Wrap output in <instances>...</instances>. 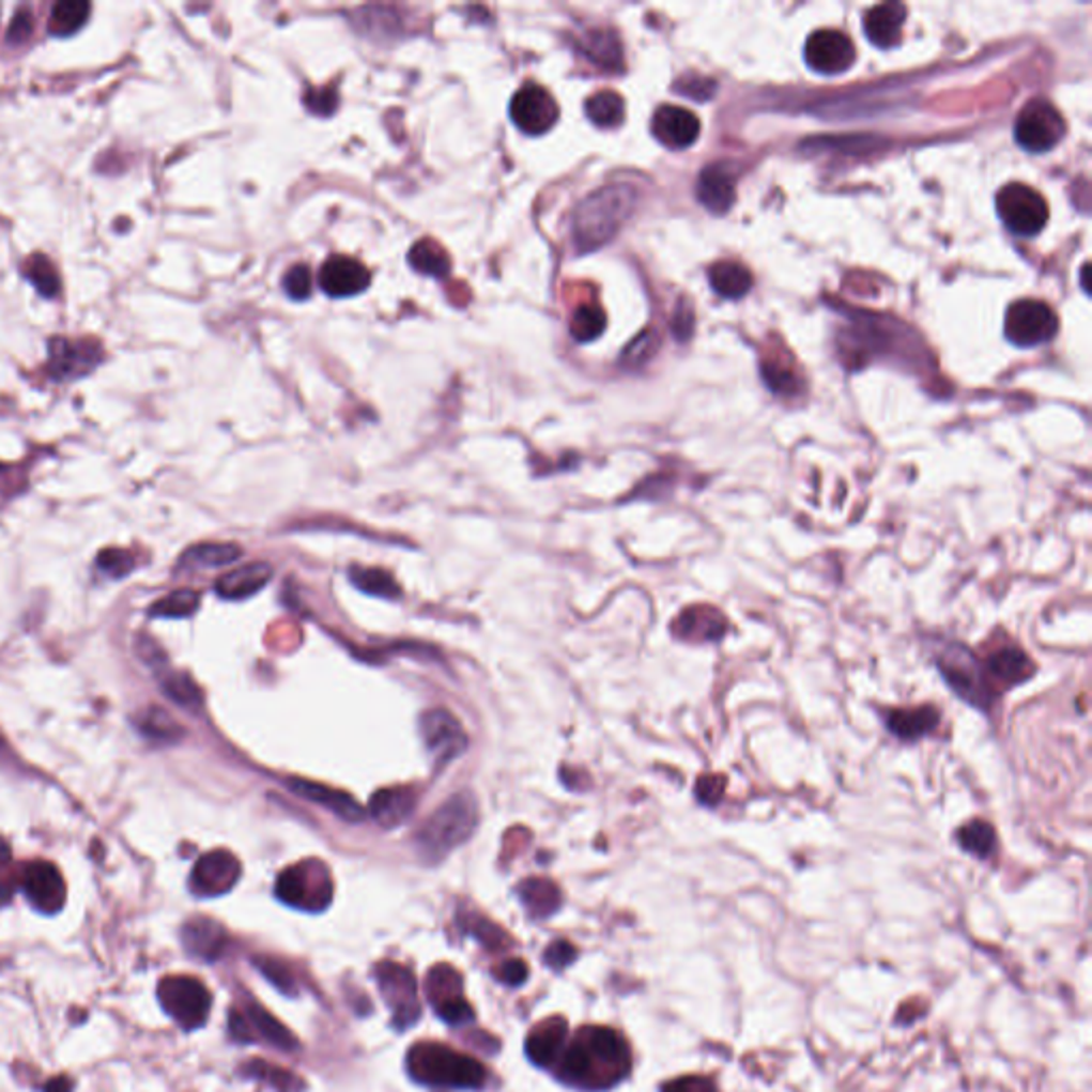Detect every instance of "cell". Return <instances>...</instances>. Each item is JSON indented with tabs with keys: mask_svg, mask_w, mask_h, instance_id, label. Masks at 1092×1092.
Listing matches in <instances>:
<instances>
[{
	"mask_svg": "<svg viewBox=\"0 0 1092 1092\" xmlns=\"http://www.w3.org/2000/svg\"><path fill=\"white\" fill-rule=\"evenodd\" d=\"M632 1050L621 1033L609 1027H583L564 1048L557 1076L579 1091L604 1092L628 1080Z\"/></svg>",
	"mask_w": 1092,
	"mask_h": 1092,
	"instance_id": "6da1fadb",
	"label": "cell"
},
{
	"mask_svg": "<svg viewBox=\"0 0 1092 1092\" xmlns=\"http://www.w3.org/2000/svg\"><path fill=\"white\" fill-rule=\"evenodd\" d=\"M636 207L632 186H606L591 193L574 212L572 235L579 252H594L606 246L626 225Z\"/></svg>",
	"mask_w": 1092,
	"mask_h": 1092,
	"instance_id": "7a4b0ae2",
	"label": "cell"
},
{
	"mask_svg": "<svg viewBox=\"0 0 1092 1092\" xmlns=\"http://www.w3.org/2000/svg\"><path fill=\"white\" fill-rule=\"evenodd\" d=\"M405 1070L414 1082L440 1089H482L487 1082L485 1067L448 1046L420 1042L410 1048Z\"/></svg>",
	"mask_w": 1092,
	"mask_h": 1092,
	"instance_id": "3957f363",
	"label": "cell"
},
{
	"mask_svg": "<svg viewBox=\"0 0 1092 1092\" xmlns=\"http://www.w3.org/2000/svg\"><path fill=\"white\" fill-rule=\"evenodd\" d=\"M478 802L470 791L452 794L422 824L416 845L429 860H440L455 847L463 845L476 830Z\"/></svg>",
	"mask_w": 1092,
	"mask_h": 1092,
	"instance_id": "277c9868",
	"label": "cell"
},
{
	"mask_svg": "<svg viewBox=\"0 0 1092 1092\" xmlns=\"http://www.w3.org/2000/svg\"><path fill=\"white\" fill-rule=\"evenodd\" d=\"M276 896L304 911H323L334 901V879L325 862L304 860L284 868L276 879Z\"/></svg>",
	"mask_w": 1092,
	"mask_h": 1092,
	"instance_id": "5b68a950",
	"label": "cell"
},
{
	"mask_svg": "<svg viewBox=\"0 0 1092 1092\" xmlns=\"http://www.w3.org/2000/svg\"><path fill=\"white\" fill-rule=\"evenodd\" d=\"M978 673L984 698L993 709L1005 692L1033 679L1037 673V664L1022 647L1014 643H1003L995 647L990 653H986L982 660H978Z\"/></svg>",
	"mask_w": 1092,
	"mask_h": 1092,
	"instance_id": "8992f818",
	"label": "cell"
},
{
	"mask_svg": "<svg viewBox=\"0 0 1092 1092\" xmlns=\"http://www.w3.org/2000/svg\"><path fill=\"white\" fill-rule=\"evenodd\" d=\"M158 1001L163 1010L186 1031L203 1027L212 1010L210 990L188 975L165 978L158 984Z\"/></svg>",
	"mask_w": 1092,
	"mask_h": 1092,
	"instance_id": "52a82bcc",
	"label": "cell"
},
{
	"mask_svg": "<svg viewBox=\"0 0 1092 1092\" xmlns=\"http://www.w3.org/2000/svg\"><path fill=\"white\" fill-rule=\"evenodd\" d=\"M997 214L1018 237H1035L1044 231L1050 210L1046 199L1025 184H1008L997 195Z\"/></svg>",
	"mask_w": 1092,
	"mask_h": 1092,
	"instance_id": "ba28073f",
	"label": "cell"
},
{
	"mask_svg": "<svg viewBox=\"0 0 1092 1092\" xmlns=\"http://www.w3.org/2000/svg\"><path fill=\"white\" fill-rule=\"evenodd\" d=\"M1059 334V319L1052 308L1037 299H1022L1008 308L1005 338L1020 349L1048 344Z\"/></svg>",
	"mask_w": 1092,
	"mask_h": 1092,
	"instance_id": "9c48e42d",
	"label": "cell"
},
{
	"mask_svg": "<svg viewBox=\"0 0 1092 1092\" xmlns=\"http://www.w3.org/2000/svg\"><path fill=\"white\" fill-rule=\"evenodd\" d=\"M1065 120L1048 101H1031L1016 120L1014 135L1020 148L1031 154H1046L1065 137Z\"/></svg>",
	"mask_w": 1092,
	"mask_h": 1092,
	"instance_id": "30bf717a",
	"label": "cell"
},
{
	"mask_svg": "<svg viewBox=\"0 0 1092 1092\" xmlns=\"http://www.w3.org/2000/svg\"><path fill=\"white\" fill-rule=\"evenodd\" d=\"M375 980L384 1003L393 1012L395 1029H410L420 1018V1003L416 993L414 975L397 963H380L375 967Z\"/></svg>",
	"mask_w": 1092,
	"mask_h": 1092,
	"instance_id": "8fae6325",
	"label": "cell"
},
{
	"mask_svg": "<svg viewBox=\"0 0 1092 1092\" xmlns=\"http://www.w3.org/2000/svg\"><path fill=\"white\" fill-rule=\"evenodd\" d=\"M937 668L943 675V681L952 688V692L958 698H963L967 705L984 713L993 711L982 692L978 658L973 656V651H969L960 643H954L937 658Z\"/></svg>",
	"mask_w": 1092,
	"mask_h": 1092,
	"instance_id": "7c38bea8",
	"label": "cell"
},
{
	"mask_svg": "<svg viewBox=\"0 0 1092 1092\" xmlns=\"http://www.w3.org/2000/svg\"><path fill=\"white\" fill-rule=\"evenodd\" d=\"M103 362V347L96 340H68V338H51L49 340V357H47V375L53 382L77 380L88 375Z\"/></svg>",
	"mask_w": 1092,
	"mask_h": 1092,
	"instance_id": "4fadbf2b",
	"label": "cell"
},
{
	"mask_svg": "<svg viewBox=\"0 0 1092 1092\" xmlns=\"http://www.w3.org/2000/svg\"><path fill=\"white\" fill-rule=\"evenodd\" d=\"M19 890L28 903L45 916L58 913L66 903V883L56 864L36 860L19 871Z\"/></svg>",
	"mask_w": 1092,
	"mask_h": 1092,
	"instance_id": "5bb4252c",
	"label": "cell"
},
{
	"mask_svg": "<svg viewBox=\"0 0 1092 1092\" xmlns=\"http://www.w3.org/2000/svg\"><path fill=\"white\" fill-rule=\"evenodd\" d=\"M420 736L435 766H446L457 759L461 753H465L470 742L459 720L444 709H431L422 713Z\"/></svg>",
	"mask_w": 1092,
	"mask_h": 1092,
	"instance_id": "9a60e30c",
	"label": "cell"
},
{
	"mask_svg": "<svg viewBox=\"0 0 1092 1092\" xmlns=\"http://www.w3.org/2000/svg\"><path fill=\"white\" fill-rule=\"evenodd\" d=\"M559 116V107L551 92L540 83H525L510 103V118L525 135L549 133Z\"/></svg>",
	"mask_w": 1092,
	"mask_h": 1092,
	"instance_id": "2e32d148",
	"label": "cell"
},
{
	"mask_svg": "<svg viewBox=\"0 0 1092 1092\" xmlns=\"http://www.w3.org/2000/svg\"><path fill=\"white\" fill-rule=\"evenodd\" d=\"M240 877V860L227 849H214L197 860L190 873V890L201 898L222 896L235 888Z\"/></svg>",
	"mask_w": 1092,
	"mask_h": 1092,
	"instance_id": "e0dca14e",
	"label": "cell"
},
{
	"mask_svg": "<svg viewBox=\"0 0 1092 1092\" xmlns=\"http://www.w3.org/2000/svg\"><path fill=\"white\" fill-rule=\"evenodd\" d=\"M804 62L821 75H839L856 62V47L847 34L839 30H815L804 45Z\"/></svg>",
	"mask_w": 1092,
	"mask_h": 1092,
	"instance_id": "ac0fdd59",
	"label": "cell"
},
{
	"mask_svg": "<svg viewBox=\"0 0 1092 1092\" xmlns=\"http://www.w3.org/2000/svg\"><path fill=\"white\" fill-rule=\"evenodd\" d=\"M671 632L681 643L707 645L720 643L728 634L729 624L718 606L694 604L675 617Z\"/></svg>",
	"mask_w": 1092,
	"mask_h": 1092,
	"instance_id": "d6986e66",
	"label": "cell"
},
{
	"mask_svg": "<svg viewBox=\"0 0 1092 1092\" xmlns=\"http://www.w3.org/2000/svg\"><path fill=\"white\" fill-rule=\"evenodd\" d=\"M701 128L698 116L679 105H662L651 122L653 137L671 150H686L694 145L701 137Z\"/></svg>",
	"mask_w": 1092,
	"mask_h": 1092,
	"instance_id": "ffe728a7",
	"label": "cell"
},
{
	"mask_svg": "<svg viewBox=\"0 0 1092 1092\" xmlns=\"http://www.w3.org/2000/svg\"><path fill=\"white\" fill-rule=\"evenodd\" d=\"M369 272L362 261L353 257H329L321 272L319 284L332 297H355L369 287Z\"/></svg>",
	"mask_w": 1092,
	"mask_h": 1092,
	"instance_id": "44dd1931",
	"label": "cell"
},
{
	"mask_svg": "<svg viewBox=\"0 0 1092 1092\" xmlns=\"http://www.w3.org/2000/svg\"><path fill=\"white\" fill-rule=\"evenodd\" d=\"M416 802H418V796L412 787H405V785L384 787L371 796L367 813L371 815V819L378 826L393 830L399 824H405L414 815Z\"/></svg>",
	"mask_w": 1092,
	"mask_h": 1092,
	"instance_id": "7402d4cb",
	"label": "cell"
},
{
	"mask_svg": "<svg viewBox=\"0 0 1092 1092\" xmlns=\"http://www.w3.org/2000/svg\"><path fill=\"white\" fill-rule=\"evenodd\" d=\"M227 943L229 935L216 920L193 918L182 926V945L193 958L214 963L222 956Z\"/></svg>",
	"mask_w": 1092,
	"mask_h": 1092,
	"instance_id": "603a6c76",
	"label": "cell"
},
{
	"mask_svg": "<svg viewBox=\"0 0 1092 1092\" xmlns=\"http://www.w3.org/2000/svg\"><path fill=\"white\" fill-rule=\"evenodd\" d=\"M907 9L901 2H881L864 13L862 26L868 41L881 49H890L901 43Z\"/></svg>",
	"mask_w": 1092,
	"mask_h": 1092,
	"instance_id": "cb8c5ba5",
	"label": "cell"
},
{
	"mask_svg": "<svg viewBox=\"0 0 1092 1092\" xmlns=\"http://www.w3.org/2000/svg\"><path fill=\"white\" fill-rule=\"evenodd\" d=\"M696 197L711 214H726L736 199V178L732 167L726 163L709 165L698 178Z\"/></svg>",
	"mask_w": 1092,
	"mask_h": 1092,
	"instance_id": "d4e9b609",
	"label": "cell"
},
{
	"mask_svg": "<svg viewBox=\"0 0 1092 1092\" xmlns=\"http://www.w3.org/2000/svg\"><path fill=\"white\" fill-rule=\"evenodd\" d=\"M941 711L933 705L911 709H888L883 711V724L892 736L905 742H916L939 728Z\"/></svg>",
	"mask_w": 1092,
	"mask_h": 1092,
	"instance_id": "484cf974",
	"label": "cell"
},
{
	"mask_svg": "<svg viewBox=\"0 0 1092 1092\" xmlns=\"http://www.w3.org/2000/svg\"><path fill=\"white\" fill-rule=\"evenodd\" d=\"M568 1040V1022L564 1018L542 1020L532 1029L525 1042V1052L532 1063L540 1067H551L559 1061V1055L566 1048Z\"/></svg>",
	"mask_w": 1092,
	"mask_h": 1092,
	"instance_id": "4316f807",
	"label": "cell"
},
{
	"mask_svg": "<svg viewBox=\"0 0 1092 1092\" xmlns=\"http://www.w3.org/2000/svg\"><path fill=\"white\" fill-rule=\"evenodd\" d=\"M289 787L310 800V802H317L325 809H329L332 813H336L338 817L347 819V821H362L365 819L364 806L349 794L340 791V789H334V787H327L323 783H314V781H306V779H291L289 781Z\"/></svg>",
	"mask_w": 1092,
	"mask_h": 1092,
	"instance_id": "83f0119b",
	"label": "cell"
},
{
	"mask_svg": "<svg viewBox=\"0 0 1092 1092\" xmlns=\"http://www.w3.org/2000/svg\"><path fill=\"white\" fill-rule=\"evenodd\" d=\"M272 576H274V570L270 564L255 562V564H248V566H242L237 570L222 574L216 581V594L225 600H246V598L259 594L261 589H265V585L272 581Z\"/></svg>",
	"mask_w": 1092,
	"mask_h": 1092,
	"instance_id": "f1b7e54d",
	"label": "cell"
},
{
	"mask_svg": "<svg viewBox=\"0 0 1092 1092\" xmlns=\"http://www.w3.org/2000/svg\"><path fill=\"white\" fill-rule=\"evenodd\" d=\"M242 1012H244V1016H246V1020H248V1025L252 1029L255 1040L259 1035L267 1044H272L274 1048L284 1050V1052H295L299 1048L297 1037L282 1022H278L265 1008H261L259 1003L246 1001Z\"/></svg>",
	"mask_w": 1092,
	"mask_h": 1092,
	"instance_id": "f546056e",
	"label": "cell"
},
{
	"mask_svg": "<svg viewBox=\"0 0 1092 1092\" xmlns=\"http://www.w3.org/2000/svg\"><path fill=\"white\" fill-rule=\"evenodd\" d=\"M521 903L525 905L527 913L536 920H544L553 916L562 905V892L559 888L544 877H529L519 886Z\"/></svg>",
	"mask_w": 1092,
	"mask_h": 1092,
	"instance_id": "4dcf8cb0",
	"label": "cell"
},
{
	"mask_svg": "<svg viewBox=\"0 0 1092 1092\" xmlns=\"http://www.w3.org/2000/svg\"><path fill=\"white\" fill-rule=\"evenodd\" d=\"M242 557V549L231 542H203L190 547L182 559L180 568L184 570H203V568H222Z\"/></svg>",
	"mask_w": 1092,
	"mask_h": 1092,
	"instance_id": "1f68e13d",
	"label": "cell"
},
{
	"mask_svg": "<svg viewBox=\"0 0 1092 1092\" xmlns=\"http://www.w3.org/2000/svg\"><path fill=\"white\" fill-rule=\"evenodd\" d=\"M709 282H711V289L724 299H740L753 287V278H751L749 270L734 261H722V263L713 265L709 272Z\"/></svg>",
	"mask_w": 1092,
	"mask_h": 1092,
	"instance_id": "d6a6232c",
	"label": "cell"
},
{
	"mask_svg": "<svg viewBox=\"0 0 1092 1092\" xmlns=\"http://www.w3.org/2000/svg\"><path fill=\"white\" fill-rule=\"evenodd\" d=\"M425 993L435 1010L442 1003L463 997V980H461L459 971L452 969L450 965H437L429 971V975L425 980Z\"/></svg>",
	"mask_w": 1092,
	"mask_h": 1092,
	"instance_id": "836d02e7",
	"label": "cell"
},
{
	"mask_svg": "<svg viewBox=\"0 0 1092 1092\" xmlns=\"http://www.w3.org/2000/svg\"><path fill=\"white\" fill-rule=\"evenodd\" d=\"M960 847L980 858V860H988L995 851H997V830L993 824H988L986 819H971L967 821L958 834H956Z\"/></svg>",
	"mask_w": 1092,
	"mask_h": 1092,
	"instance_id": "e575fe53",
	"label": "cell"
},
{
	"mask_svg": "<svg viewBox=\"0 0 1092 1092\" xmlns=\"http://www.w3.org/2000/svg\"><path fill=\"white\" fill-rule=\"evenodd\" d=\"M407 263L412 270H416L418 274L422 276H433V278H444L448 276L450 272V259L448 255L444 252V248L440 244H435L433 240H420L412 246L410 255H407Z\"/></svg>",
	"mask_w": 1092,
	"mask_h": 1092,
	"instance_id": "d590c367",
	"label": "cell"
},
{
	"mask_svg": "<svg viewBox=\"0 0 1092 1092\" xmlns=\"http://www.w3.org/2000/svg\"><path fill=\"white\" fill-rule=\"evenodd\" d=\"M583 51L589 56V60H594L596 64L604 66V68H621L624 64V53H621V45H619V39L615 32L611 30H591L585 34L583 39Z\"/></svg>",
	"mask_w": 1092,
	"mask_h": 1092,
	"instance_id": "8d00e7d4",
	"label": "cell"
},
{
	"mask_svg": "<svg viewBox=\"0 0 1092 1092\" xmlns=\"http://www.w3.org/2000/svg\"><path fill=\"white\" fill-rule=\"evenodd\" d=\"M349 579L351 583L369 596H375V598H386V600H395L401 596V587L397 585L395 576L386 570H380V568H364V566H353L351 572H349Z\"/></svg>",
	"mask_w": 1092,
	"mask_h": 1092,
	"instance_id": "74e56055",
	"label": "cell"
},
{
	"mask_svg": "<svg viewBox=\"0 0 1092 1092\" xmlns=\"http://www.w3.org/2000/svg\"><path fill=\"white\" fill-rule=\"evenodd\" d=\"M90 11H92L90 2H81V0L56 2L51 6V15H49V34L68 36V34L77 32L88 21Z\"/></svg>",
	"mask_w": 1092,
	"mask_h": 1092,
	"instance_id": "f35d334b",
	"label": "cell"
},
{
	"mask_svg": "<svg viewBox=\"0 0 1092 1092\" xmlns=\"http://www.w3.org/2000/svg\"><path fill=\"white\" fill-rule=\"evenodd\" d=\"M585 113L587 118L596 124V126H602V128H613V126H619L626 118V105H624V98L613 92V90H602L598 94H594L587 105H585Z\"/></svg>",
	"mask_w": 1092,
	"mask_h": 1092,
	"instance_id": "ab89813d",
	"label": "cell"
},
{
	"mask_svg": "<svg viewBox=\"0 0 1092 1092\" xmlns=\"http://www.w3.org/2000/svg\"><path fill=\"white\" fill-rule=\"evenodd\" d=\"M160 688L169 701H173L182 709L197 711L203 707V694L199 686L186 673L165 671L160 675Z\"/></svg>",
	"mask_w": 1092,
	"mask_h": 1092,
	"instance_id": "60d3db41",
	"label": "cell"
},
{
	"mask_svg": "<svg viewBox=\"0 0 1092 1092\" xmlns=\"http://www.w3.org/2000/svg\"><path fill=\"white\" fill-rule=\"evenodd\" d=\"M21 272H24V278L39 291V295L51 299V297H58L60 293V276L53 267V263L36 252V255H30L24 265H21Z\"/></svg>",
	"mask_w": 1092,
	"mask_h": 1092,
	"instance_id": "b9f144b4",
	"label": "cell"
},
{
	"mask_svg": "<svg viewBox=\"0 0 1092 1092\" xmlns=\"http://www.w3.org/2000/svg\"><path fill=\"white\" fill-rule=\"evenodd\" d=\"M137 724L141 734L154 742H178L184 736V729L180 728V724L160 707H148L139 716Z\"/></svg>",
	"mask_w": 1092,
	"mask_h": 1092,
	"instance_id": "7bdbcfd3",
	"label": "cell"
},
{
	"mask_svg": "<svg viewBox=\"0 0 1092 1092\" xmlns=\"http://www.w3.org/2000/svg\"><path fill=\"white\" fill-rule=\"evenodd\" d=\"M199 604H201V596L197 591L180 589V591H173V594L160 598L158 602H154L150 609V615L163 617V619H184V617H190L193 613H197Z\"/></svg>",
	"mask_w": 1092,
	"mask_h": 1092,
	"instance_id": "ee69618b",
	"label": "cell"
},
{
	"mask_svg": "<svg viewBox=\"0 0 1092 1092\" xmlns=\"http://www.w3.org/2000/svg\"><path fill=\"white\" fill-rule=\"evenodd\" d=\"M459 924L463 926V930L467 935L478 939L489 950H504V948L510 945L508 935L499 926H495L491 920H487V918H482V916H478L474 911L461 913L459 916Z\"/></svg>",
	"mask_w": 1092,
	"mask_h": 1092,
	"instance_id": "f6af8a7d",
	"label": "cell"
},
{
	"mask_svg": "<svg viewBox=\"0 0 1092 1092\" xmlns=\"http://www.w3.org/2000/svg\"><path fill=\"white\" fill-rule=\"evenodd\" d=\"M244 1072L250 1076V1078H257V1080H263L267 1082L272 1089H276L278 1092H302L306 1089V1082L302 1078H297L295 1074L282 1070V1067H276V1065H270V1063H263V1061H252L244 1067Z\"/></svg>",
	"mask_w": 1092,
	"mask_h": 1092,
	"instance_id": "bcb514c9",
	"label": "cell"
},
{
	"mask_svg": "<svg viewBox=\"0 0 1092 1092\" xmlns=\"http://www.w3.org/2000/svg\"><path fill=\"white\" fill-rule=\"evenodd\" d=\"M606 329V314L598 306H581L570 321V334L576 342L587 344L600 338Z\"/></svg>",
	"mask_w": 1092,
	"mask_h": 1092,
	"instance_id": "7dc6e473",
	"label": "cell"
},
{
	"mask_svg": "<svg viewBox=\"0 0 1092 1092\" xmlns=\"http://www.w3.org/2000/svg\"><path fill=\"white\" fill-rule=\"evenodd\" d=\"M96 566L101 568L103 574H107L111 579H122V576H128L133 572L135 557L128 551H122V549H105V551L98 553Z\"/></svg>",
	"mask_w": 1092,
	"mask_h": 1092,
	"instance_id": "c3c4849f",
	"label": "cell"
},
{
	"mask_svg": "<svg viewBox=\"0 0 1092 1092\" xmlns=\"http://www.w3.org/2000/svg\"><path fill=\"white\" fill-rule=\"evenodd\" d=\"M255 965L263 971V975L276 986L280 988V993L284 995H293L297 990V982H295V975L291 973V969L287 965H282L280 960L276 958H270V956H261L255 960Z\"/></svg>",
	"mask_w": 1092,
	"mask_h": 1092,
	"instance_id": "681fc988",
	"label": "cell"
},
{
	"mask_svg": "<svg viewBox=\"0 0 1092 1092\" xmlns=\"http://www.w3.org/2000/svg\"><path fill=\"white\" fill-rule=\"evenodd\" d=\"M284 293L295 299V302H304L312 295V289H314V280H312V272L308 265H295L287 272L284 276Z\"/></svg>",
	"mask_w": 1092,
	"mask_h": 1092,
	"instance_id": "f907efd6",
	"label": "cell"
},
{
	"mask_svg": "<svg viewBox=\"0 0 1092 1092\" xmlns=\"http://www.w3.org/2000/svg\"><path fill=\"white\" fill-rule=\"evenodd\" d=\"M726 785L728 779L724 774H703L694 785L696 800L703 802L705 806H718L724 800Z\"/></svg>",
	"mask_w": 1092,
	"mask_h": 1092,
	"instance_id": "816d5d0a",
	"label": "cell"
},
{
	"mask_svg": "<svg viewBox=\"0 0 1092 1092\" xmlns=\"http://www.w3.org/2000/svg\"><path fill=\"white\" fill-rule=\"evenodd\" d=\"M304 103L306 107L317 113V116H332L336 109H338V103H340V94H338V88L336 86H325V88H310L304 96Z\"/></svg>",
	"mask_w": 1092,
	"mask_h": 1092,
	"instance_id": "f5cc1de1",
	"label": "cell"
},
{
	"mask_svg": "<svg viewBox=\"0 0 1092 1092\" xmlns=\"http://www.w3.org/2000/svg\"><path fill=\"white\" fill-rule=\"evenodd\" d=\"M11 847L0 836V905H6L13 896V892L19 888V875H11Z\"/></svg>",
	"mask_w": 1092,
	"mask_h": 1092,
	"instance_id": "db71d44e",
	"label": "cell"
},
{
	"mask_svg": "<svg viewBox=\"0 0 1092 1092\" xmlns=\"http://www.w3.org/2000/svg\"><path fill=\"white\" fill-rule=\"evenodd\" d=\"M435 1012H437V1016L444 1022L455 1025V1027L467 1025V1022L474 1020V1010H472V1005L463 997L461 999H452L448 1003H442L440 1008H435Z\"/></svg>",
	"mask_w": 1092,
	"mask_h": 1092,
	"instance_id": "11a10c76",
	"label": "cell"
},
{
	"mask_svg": "<svg viewBox=\"0 0 1092 1092\" xmlns=\"http://www.w3.org/2000/svg\"><path fill=\"white\" fill-rule=\"evenodd\" d=\"M660 1092H720L713 1078L707 1076H683L660 1087Z\"/></svg>",
	"mask_w": 1092,
	"mask_h": 1092,
	"instance_id": "9f6ffc18",
	"label": "cell"
},
{
	"mask_svg": "<svg viewBox=\"0 0 1092 1092\" xmlns=\"http://www.w3.org/2000/svg\"><path fill=\"white\" fill-rule=\"evenodd\" d=\"M576 960V948L568 941H553L547 952H544V963L547 967H551L553 971H562L566 969L568 965H572Z\"/></svg>",
	"mask_w": 1092,
	"mask_h": 1092,
	"instance_id": "6f0895ef",
	"label": "cell"
},
{
	"mask_svg": "<svg viewBox=\"0 0 1092 1092\" xmlns=\"http://www.w3.org/2000/svg\"><path fill=\"white\" fill-rule=\"evenodd\" d=\"M32 36V13L24 6L15 11L11 26L6 30V43L9 45H21Z\"/></svg>",
	"mask_w": 1092,
	"mask_h": 1092,
	"instance_id": "680465c9",
	"label": "cell"
},
{
	"mask_svg": "<svg viewBox=\"0 0 1092 1092\" xmlns=\"http://www.w3.org/2000/svg\"><path fill=\"white\" fill-rule=\"evenodd\" d=\"M527 973H529V969H527V965H525L523 960H519V958H508V960H504V963H502V967L495 971V978H497L499 982H504L506 986H521V984H525Z\"/></svg>",
	"mask_w": 1092,
	"mask_h": 1092,
	"instance_id": "91938a15",
	"label": "cell"
},
{
	"mask_svg": "<svg viewBox=\"0 0 1092 1092\" xmlns=\"http://www.w3.org/2000/svg\"><path fill=\"white\" fill-rule=\"evenodd\" d=\"M677 86H683V88H677V92H681L690 98H696V101H707L716 92V81L705 79V77H694V79L688 77V79H683V83H677Z\"/></svg>",
	"mask_w": 1092,
	"mask_h": 1092,
	"instance_id": "94428289",
	"label": "cell"
},
{
	"mask_svg": "<svg viewBox=\"0 0 1092 1092\" xmlns=\"http://www.w3.org/2000/svg\"><path fill=\"white\" fill-rule=\"evenodd\" d=\"M73 1082L68 1078H53L45 1085V1092H71Z\"/></svg>",
	"mask_w": 1092,
	"mask_h": 1092,
	"instance_id": "6125c7cd",
	"label": "cell"
}]
</instances>
